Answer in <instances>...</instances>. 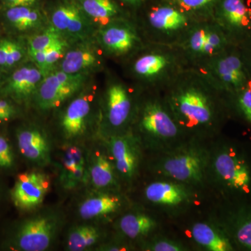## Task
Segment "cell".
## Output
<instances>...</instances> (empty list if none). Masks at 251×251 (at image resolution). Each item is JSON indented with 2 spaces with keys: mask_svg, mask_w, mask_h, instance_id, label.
<instances>
[{
  "mask_svg": "<svg viewBox=\"0 0 251 251\" xmlns=\"http://www.w3.org/2000/svg\"><path fill=\"white\" fill-rule=\"evenodd\" d=\"M62 39V36L53 27L46 29L44 32L31 37L28 44L29 55L39 51L44 50Z\"/></svg>",
  "mask_w": 251,
  "mask_h": 251,
  "instance_id": "1f68e13d",
  "label": "cell"
},
{
  "mask_svg": "<svg viewBox=\"0 0 251 251\" xmlns=\"http://www.w3.org/2000/svg\"><path fill=\"white\" fill-rule=\"evenodd\" d=\"M100 251H125L126 250V248L124 247V246H120L119 244L115 245V244H109V245L103 246V247H100Z\"/></svg>",
  "mask_w": 251,
  "mask_h": 251,
  "instance_id": "ee69618b",
  "label": "cell"
},
{
  "mask_svg": "<svg viewBox=\"0 0 251 251\" xmlns=\"http://www.w3.org/2000/svg\"><path fill=\"white\" fill-rule=\"evenodd\" d=\"M100 45L108 55L126 62L146 43L133 18L108 23L99 31Z\"/></svg>",
  "mask_w": 251,
  "mask_h": 251,
  "instance_id": "9c48e42d",
  "label": "cell"
},
{
  "mask_svg": "<svg viewBox=\"0 0 251 251\" xmlns=\"http://www.w3.org/2000/svg\"><path fill=\"white\" fill-rule=\"evenodd\" d=\"M106 117L109 125L114 128L125 126L134 114L136 99L130 89L120 80L109 82L105 94Z\"/></svg>",
  "mask_w": 251,
  "mask_h": 251,
  "instance_id": "5bb4252c",
  "label": "cell"
},
{
  "mask_svg": "<svg viewBox=\"0 0 251 251\" xmlns=\"http://www.w3.org/2000/svg\"><path fill=\"white\" fill-rule=\"evenodd\" d=\"M23 57L22 47L11 40H9L8 44L7 58H6V67H11L19 62Z\"/></svg>",
  "mask_w": 251,
  "mask_h": 251,
  "instance_id": "74e56055",
  "label": "cell"
},
{
  "mask_svg": "<svg viewBox=\"0 0 251 251\" xmlns=\"http://www.w3.org/2000/svg\"><path fill=\"white\" fill-rule=\"evenodd\" d=\"M191 237L200 247L209 251L233 250L228 236L221 229L209 223L199 222L191 227Z\"/></svg>",
  "mask_w": 251,
  "mask_h": 251,
  "instance_id": "44dd1931",
  "label": "cell"
},
{
  "mask_svg": "<svg viewBox=\"0 0 251 251\" xmlns=\"http://www.w3.org/2000/svg\"><path fill=\"white\" fill-rule=\"evenodd\" d=\"M87 18L80 3L75 0H61L50 13L52 27L61 36L72 39H81L87 35L90 30Z\"/></svg>",
  "mask_w": 251,
  "mask_h": 251,
  "instance_id": "4fadbf2b",
  "label": "cell"
},
{
  "mask_svg": "<svg viewBox=\"0 0 251 251\" xmlns=\"http://www.w3.org/2000/svg\"><path fill=\"white\" fill-rule=\"evenodd\" d=\"M66 46L67 44L62 39L46 50L45 73L62 58Z\"/></svg>",
  "mask_w": 251,
  "mask_h": 251,
  "instance_id": "d590c367",
  "label": "cell"
},
{
  "mask_svg": "<svg viewBox=\"0 0 251 251\" xmlns=\"http://www.w3.org/2000/svg\"><path fill=\"white\" fill-rule=\"evenodd\" d=\"M79 3L87 17L101 27L116 20L133 18L115 0H80Z\"/></svg>",
  "mask_w": 251,
  "mask_h": 251,
  "instance_id": "7402d4cb",
  "label": "cell"
},
{
  "mask_svg": "<svg viewBox=\"0 0 251 251\" xmlns=\"http://www.w3.org/2000/svg\"><path fill=\"white\" fill-rule=\"evenodd\" d=\"M44 74L37 67L27 66L15 71L6 81L4 90L18 99H26L36 92Z\"/></svg>",
  "mask_w": 251,
  "mask_h": 251,
  "instance_id": "ffe728a7",
  "label": "cell"
},
{
  "mask_svg": "<svg viewBox=\"0 0 251 251\" xmlns=\"http://www.w3.org/2000/svg\"><path fill=\"white\" fill-rule=\"evenodd\" d=\"M197 69L227 96L240 90L251 81L240 48L234 44L213 56Z\"/></svg>",
  "mask_w": 251,
  "mask_h": 251,
  "instance_id": "8992f818",
  "label": "cell"
},
{
  "mask_svg": "<svg viewBox=\"0 0 251 251\" xmlns=\"http://www.w3.org/2000/svg\"><path fill=\"white\" fill-rule=\"evenodd\" d=\"M134 19L145 43L179 46L198 20L173 0H149Z\"/></svg>",
  "mask_w": 251,
  "mask_h": 251,
  "instance_id": "3957f363",
  "label": "cell"
},
{
  "mask_svg": "<svg viewBox=\"0 0 251 251\" xmlns=\"http://www.w3.org/2000/svg\"><path fill=\"white\" fill-rule=\"evenodd\" d=\"M5 15L11 26L20 31L35 29L44 22V16L35 6L7 8Z\"/></svg>",
  "mask_w": 251,
  "mask_h": 251,
  "instance_id": "484cf974",
  "label": "cell"
},
{
  "mask_svg": "<svg viewBox=\"0 0 251 251\" xmlns=\"http://www.w3.org/2000/svg\"><path fill=\"white\" fill-rule=\"evenodd\" d=\"M156 220L143 213H129L119 221V228L130 239L147 237L156 228Z\"/></svg>",
  "mask_w": 251,
  "mask_h": 251,
  "instance_id": "d4e9b609",
  "label": "cell"
},
{
  "mask_svg": "<svg viewBox=\"0 0 251 251\" xmlns=\"http://www.w3.org/2000/svg\"><path fill=\"white\" fill-rule=\"evenodd\" d=\"M122 4L126 5L130 9L134 10H140L146 4L149 0H120Z\"/></svg>",
  "mask_w": 251,
  "mask_h": 251,
  "instance_id": "7bdbcfd3",
  "label": "cell"
},
{
  "mask_svg": "<svg viewBox=\"0 0 251 251\" xmlns=\"http://www.w3.org/2000/svg\"><path fill=\"white\" fill-rule=\"evenodd\" d=\"M49 176L40 172L31 171L18 176L12 191L14 204L24 210L40 206L50 188Z\"/></svg>",
  "mask_w": 251,
  "mask_h": 251,
  "instance_id": "9a60e30c",
  "label": "cell"
},
{
  "mask_svg": "<svg viewBox=\"0 0 251 251\" xmlns=\"http://www.w3.org/2000/svg\"><path fill=\"white\" fill-rule=\"evenodd\" d=\"M231 112H235L251 126V81L235 93L227 96Z\"/></svg>",
  "mask_w": 251,
  "mask_h": 251,
  "instance_id": "f546056e",
  "label": "cell"
},
{
  "mask_svg": "<svg viewBox=\"0 0 251 251\" xmlns=\"http://www.w3.org/2000/svg\"><path fill=\"white\" fill-rule=\"evenodd\" d=\"M14 114V106L7 100L0 99V122L9 120Z\"/></svg>",
  "mask_w": 251,
  "mask_h": 251,
  "instance_id": "ab89813d",
  "label": "cell"
},
{
  "mask_svg": "<svg viewBox=\"0 0 251 251\" xmlns=\"http://www.w3.org/2000/svg\"><path fill=\"white\" fill-rule=\"evenodd\" d=\"M214 176L230 192L247 194L251 189V169L242 152L232 146L216 151L213 159Z\"/></svg>",
  "mask_w": 251,
  "mask_h": 251,
  "instance_id": "ba28073f",
  "label": "cell"
},
{
  "mask_svg": "<svg viewBox=\"0 0 251 251\" xmlns=\"http://www.w3.org/2000/svg\"><path fill=\"white\" fill-rule=\"evenodd\" d=\"M138 138L132 133L113 135L108 140L110 153L115 170L123 179H133L140 163V149Z\"/></svg>",
  "mask_w": 251,
  "mask_h": 251,
  "instance_id": "2e32d148",
  "label": "cell"
},
{
  "mask_svg": "<svg viewBox=\"0 0 251 251\" xmlns=\"http://www.w3.org/2000/svg\"><path fill=\"white\" fill-rule=\"evenodd\" d=\"M14 163L12 150L7 140L4 137L0 136V167L10 168Z\"/></svg>",
  "mask_w": 251,
  "mask_h": 251,
  "instance_id": "8d00e7d4",
  "label": "cell"
},
{
  "mask_svg": "<svg viewBox=\"0 0 251 251\" xmlns=\"http://www.w3.org/2000/svg\"><path fill=\"white\" fill-rule=\"evenodd\" d=\"M147 251H186V249L182 244L168 239V238H158L149 243L148 246L145 247Z\"/></svg>",
  "mask_w": 251,
  "mask_h": 251,
  "instance_id": "e575fe53",
  "label": "cell"
},
{
  "mask_svg": "<svg viewBox=\"0 0 251 251\" xmlns=\"http://www.w3.org/2000/svg\"></svg>",
  "mask_w": 251,
  "mask_h": 251,
  "instance_id": "f6af8a7d",
  "label": "cell"
},
{
  "mask_svg": "<svg viewBox=\"0 0 251 251\" xmlns=\"http://www.w3.org/2000/svg\"><path fill=\"white\" fill-rule=\"evenodd\" d=\"M231 221L234 242L241 247L251 251V208H241L232 215Z\"/></svg>",
  "mask_w": 251,
  "mask_h": 251,
  "instance_id": "83f0119b",
  "label": "cell"
},
{
  "mask_svg": "<svg viewBox=\"0 0 251 251\" xmlns=\"http://www.w3.org/2000/svg\"><path fill=\"white\" fill-rule=\"evenodd\" d=\"M251 76V35L239 46Z\"/></svg>",
  "mask_w": 251,
  "mask_h": 251,
  "instance_id": "f35d334b",
  "label": "cell"
},
{
  "mask_svg": "<svg viewBox=\"0 0 251 251\" xmlns=\"http://www.w3.org/2000/svg\"><path fill=\"white\" fill-rule=\"evenodd\" d=\"M120 198L113 195L100 194L87 198L79 206V214L83 219H93L114 214L120 209Z\"/></svg>",
  "mask_w": 251,
  "mask_h": 251,
  "instance_id": "603a6c76",
  "label": "cell"
},
{
  "mask_svg": "<svg viewBox=\"0 0 251 251\" xmlns=\"http://www.w3.org/2000/svg\"><path fill=\"white\" fill-rule=\"evenodd\" d=\"M8 39L0 41V67H6V58H7Z\"/></svg>",
  "mask_w": 251,
  "mask_h": 251,
  "instance_id": "b9f144b4",
  "label": "cell"
},
{
  "mask_svg": "<svg viewBox=\"0 0 251 251\" xmlns=\"http://www.w3.org/2000/svg\"><path fill=\"white\" fill-rule=\"evenodd\" d=\"M138 90L163 92L180 73L190 67L178 46L146 43L126 62Z\"/></svg>",
  "mask_w": 251,
  "mask_h": 251,
  "instance_id": "7a4b0ae2",
  "label": "cell"
},
{
  "mask_svg": "<svg viewBox=\"0 0 251 251\" xmlns=\"http://www.w3.org/2000/svg\"><path fill=\"white\" fill-rule=\"evenodd\" d=\"M62 162V173L72 171L79 166H85L83 151L77 147H71L64 151Z\"/></svg>",
  "mask_w": 251,
  "mask_h": 251,
  "instance_id": "d6a6232c",
  "label": "cell"
},
{
  "mask_svg": "<svg viewBox=\"0 0 251 251\" xmlns=\"http://www.w3.org/2000/svg\"><path fill=\"white\" fill-rule=\"evenodd\" d=\"M198 21L213 19L214 9L219 0H173Z\"/></svg>",
  "mask_w": 251,
  "mask_h": 251,
  "instance_id": "4dcf8cb0",
  "label": "cell"
},
{
  "mask_svg": "<svg viewBox=\"0 0 251 251\" xmlns=\"http://www.w3.org/2000/svg\"><path fill=\"white\" fill-rule=\"evenodd\" d=\"M115 167L108 157L100 151H97L92 158L90 168L92 184L96 188L111 189L116 186Z\"/></svg>",
  "mask_w": 251,
  "mask_h": 251,
  "instance_id": "cb8c5ba5",
  "label": "cell"
},
{
  "mask_svg": "<svg viewBox=\"0 0 251 251\" xmlns=\"http://www.w3.org/2000/svg\"><path fill=\"white\" fill-rule=\"evenodd\" d=\"M88 176L85 166H81L72 171L62 173L61 181L64 188L72 189L86 181Z\"/></svg>",
  "mask_w": 251,
  "mask_h": 251,
  "instance_id": "836d02e7",
  "label": "cell"
},
{
  "mask_svg": "<svg viewBox=\"0 0 251 251\" xmlns=\"http://www.w3.org/2000/svg\"><path fill=\"white\" fill-rule=\"evenodd\" d=\"M138 92L133 116L138 131L150 145L163 148L186 135L161 92L138 90Z\"/></svg>",
  "mask_w": 251,
  "mask_h": 251,
  "instance_id": "277c9868",
  "label": "cell"
},
{
  "mask_svg": "<svg viewBox=\"0 0 251 251\" xmlns=\"http://www.w3.org/2000/svg\"><path fill=\"white\" fill-rule=\"evenodd\" d=\"M213 19L231 44L240 45L251 35V0H219Z\"/></svg>",
  "mask_w": 251,
  "mask_h": 251,
  "instance_id": "30bf717a",
  "label": "cell"
},
{
  "mask_svg": "<svg viewBox=\"0 0 251 251\" xmlns=\"http://www.w3.org/2000/svg\"><path fill=\"white\" fill-rule=\"evenodd\" d=\"M63 57L61 71L67 74H80L101 64L98 54L87 49L72 50Z\"/></svg>",
  "mask_w": 251,
  "mask_h": 251,
  "instance_id": "4316f807",
  "label": "cell"
},
{
  "mask_svg": "<svg viewBox=\"0 0 251 251\" xmlns=\"http://www.w3.org/2000/svg\"><path fill=\"white\" fill-rule=\"evenodd\" d=\"M85 80L84 73L71 74L59 71L50 74L36 91L38 106L43 110L58 108L81 90Z\"/></svg>",
  "mask_w": 251,
  "mask_h": 251,
  "instance_id": "8fae6325",
  "label": "cell"
},
{
  "mask_svg": "<svg viewBox=\"0 0 251 251\" xmlns=\"http://www.w3.org/2000/svg\"><path fill=\"white\" fill-rule=\"evenodd\" d=\"M61 226V219L52 213L38 214L21 226L16 237L20 250L44 251L52 245Z\"/></svg>",
  "mask_w": 251,
  "mask_h": 251,
  "instance_id": "7c38bea8",
  "label": "cell"
},
{
  "mask_svg": "<svg viewBox=\"0 0 251 251\" xmlns=\"http://www.w3.org/2000/svg\"><path fill=\"white\" fill-rule=\"evenodd\" d=\"M100 239V232L92 226H80L69 232L67 249L71 251H85L94 247Z\"/></svg>",
  "mask_w": 251,
  "mask_h": 251,
  "instance_id": "f1b7e54d",
  "label": "cell"
},
{
  "mask_svg": "<svg viewBox=\"0 0 251 251\" xmlns=\"http://www.w3.org/2000/svg\"><path fill=\"white\" fill-rule=\"evenodd\" d=\"M17 139L20 151L28 160L39 165L49 163L50 147L47 136L41 130L34 128L21 130Z\"/></svg>",
  "mask_w": 251,
  "mask_h": 251,
  "instance_id": "d6986e66",
  "label": "cell"
},
{
  "mask_svg": "<svg viewBox=\"0 0 251 251\" xmlns=\"http://www.w3.org/2000/svg\"><path fill=\"white\" fill-rule=\"evenodd\" d=\"M90 109V96L87 94H81L69 103L61 120L63 134L67 139H74L83 134Z\"/></svg>",
  "mask_w": 251,
  "mask_h": 251,
  "instance_id": "ac0fdd59",
  "label": "cell"
},
{
  "mask_svg": "<svg viewBox=\"0 0 251 251\" xmlns=\"http://www.w3.org/2000/svg\"><path fill=\"white\" fill-rule=\"evenodd\" d=\"M231 44L215 21L206 19L198 21L178 46L182 50L190 67L197 69Z\"/></svg>",
  "mask_w": 251,
  "mask_h": 251,
  "instance_id": "52a82bcc",
  "label": "cell"
},
{
  "mask_svg": "<svg viewBox=\"0 0 251 251\" xmlns=\"http://www.w3.org/2000/svg\"><path fill=\"white\" fill-rule=\"evenodd\" d=\"M185 135H211L231 113L228 97L204 73L188 68L162 92Z\"/></svg>",
  "mask_w": 251,
  "mask_h": 251,
  "instance_id": "6da1fadb",
  "label": "cell"
},
{
  "mask_svg": "<svg viewBox=\"0 0 251 251\" xmlns=\"http://www.w3.org/2000/svg\"><path fill=\"white\" fill-rule=\"evenodd\" d=\"M39 0H4L5 4L7 8L15 6H35Z\"/></svg>",
  "mask_w": 251,
  "mask_h": 251,
  "instance_id": "60d3db41",
  "label": "cell"
},
{
  "mask_svg": "<svg viewBox=\"0 0 251 251\" xmlns=\"http://www.w3.org/2000/svg\"><path fill=\"white\" fill-rule=\"evenodd\" d=\"M186 186L173 180L153 181L145 188V198L153 205L178 208L191 201V192Z\"/></svg>",
  "mask_w": 251,
  "mask_h": 251,
  "instance_id": "e0dca14e",
  "label": "cell"
},
{
  "mask_svg": "<svg viewBox=\"0 0 251 251\" xmlns=\"http://www.w3.org/2000/svg\"><path fill=\"white\" fill-rule=\"evenodd\" d=\"M209 165L210 156L206 149L190 144L168 150L156 167L157 172L168 179L198 186L204 182Z\"/></svg>",
  "mask_w": 251,
  "mask_h": 251,
  "instance_id": "5b68a950",
  "label": "cell"
}]
</instances>
